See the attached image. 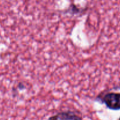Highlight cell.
<instances>
[{"instance_id":"cell-1","label":"cell","mask_w":120,"mask_h":120,"mask_svg":"<svg viewBox=\"0 0 120 120\" xmlns=\"http://www.w3.org/2000/svg\"><path fill=\"white\" fill-rule=\"evenodd\" d=\"M97 100L104 104L108 109L112 110H120V93L109 92L100 94L97 97Z\"/></svg>"},{"instance_id":"cell-3","label":"cell","mask_w":120,"mask_h":120,"mask_svg":"<svg viewBox=\"0 0 120 120\" xmlns=\"http://www.w3.org/2000/svg\"><path fill=\"white\" fill-rule=\"evenodd\" d=\"M119 120H120V119H119Z\"/></svg>"},{"instance_id":"cell-2","label":"cell","mask_w":120,"mask_h":120,"mask_svg":"<svg viewBox=\"0 0 120 120\" xmlns=\"http://www.w3.org/2000/svg\"><path fill=\"white\" fill-rule=\"evenodd\" d=\"M48 120H82V118L73 111H66L51 116Z\"/></svg>"}]
</instances>
